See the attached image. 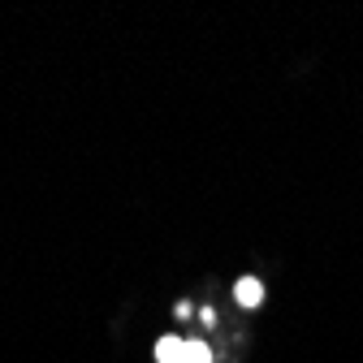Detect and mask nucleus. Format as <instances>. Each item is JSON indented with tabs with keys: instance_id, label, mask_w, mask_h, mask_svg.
Segmentation results:
<instances>
[{
	"instance_id": "nucleus-3",
	"label": "nucleus",
	"mask_w": 363,
	"mask_h": 363,
	"mask_svg": "<svg viewBox=\"0 0 363 363\" xmlns=\"http://www.w3.org/2000/svg\"><path fill=\"white\" fill-rule=\"evenodd\" d=\"M182 363H212V350L203 342H186V354H182Z\"/></svg>"
},
{
	"instance_id": "nucleus-2",
	"label": "nucleus",
	"mask_w": 363,
	"mask_h": 363,
	"mask_svg": "<svg viewBox=\"0 0 363 363\" xmlns=\"http://www.w3.org/2000/svg\"><path fill=\"white\" fill-rule=\"evenodd\" d=\"M259 298H264V286H259L255 277H242V281H238V303H242V307H255Z\"/></svg>"
},
{
	"instance_id": "nucleus-1",
	"label": "nucleus",
	"mask_w": 363,
	"mask_h": 363,
	"mask_svg": "<svg viewBox=\"0 0 363 363\" xmlns=\"http://www.w3.org/2000/svg\"><path fill=\"white\" fill-rule=\"evenodd\" d=\"M182 354H186V342L182 337H160L156 342V363H182Z\"/></svg>"
}]
</instances>
